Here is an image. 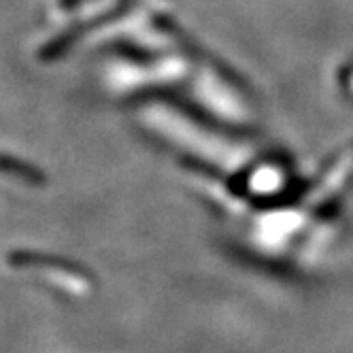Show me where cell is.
I'll use <instances>...</instances> for the list:
<instances>
[{
    "mask_svg": "<svg viewBox=\"0 0 353 353\" xmlns=\"http://www.w3.org/2000/svg\"><path fill=\"white\" fill-rule=\"evenodd\" d=\"M21 164H23V162L0 158V170H5V172H13V174H19V176H23V179H32V183L41 179V174H39L34 168H26V166H21Z\"/></svg>",
    "mask_w": 353,
    "mask_h": 353,
    "instance_id": "obj_1",
    "label": "cell"
}]
</instances>
